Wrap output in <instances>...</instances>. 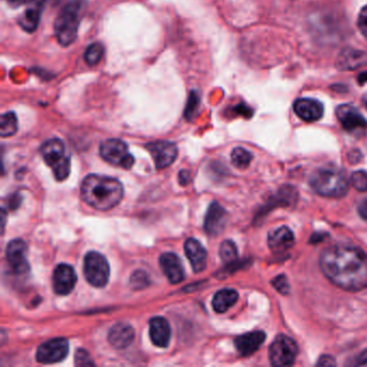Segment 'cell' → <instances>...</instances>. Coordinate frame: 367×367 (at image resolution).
<instances>
[{
    "label": "cell",
    "instance_id": "29",
    "mask_svg": "<svg viewBox=\"0 0 367 367\" xmlns=\"http://www.w3.org/2000/svg\"><path fill=\"white\" fill-rule=\"evenodd\" d=\"M129 284L133 290H142L150 284V277L145 270H136L131 275Z\"/></svg>",
    "mask_w": 367,
    "mask_h": 367
},
{
    "label": "cell",
    "instance_id": "24",
    "mask_svg": "<svg viewBox=\"0 0 367 367\" xmlns=\"http://www.w3.org/2000/svg\"><path fill=\"white\" fill-rule=\"evenodd\" d=\"M238 293L233 288H223L215 293L213 300V307L215 313H223L236 304Z\"/></svg>",
    "mask_w": 367,
    "mask_h": 367
},
{
    "label": "cell",
    "instance_id": "37",
    "mask_svg": "<svg viewBox=\"0 0 367 367\" xmlns=\"http://www.w3.org/2000/svg\"><path fill=\"white\" fill-rule=\"evenodd\" d=\"M357 364L360 365V366H367V349H365V350L359 355L358 359H357Z\"/></svg>",
    "mask_w": 367,
    "mask_h": 367
},
{
    "label": "cell",
    "instance_id": "16",
    "mask_svg": "<svg viewBox=\"0 0 367 367\" xmlns=\"http://www.w3.org/2000/svg\"><path fill=\"white\" fill-rule=\"evenodd\" d=\"M227 213L217 202L209 206L205 218V231L210 236H217L225 229L227 225Z\"/></svg>",
    "mask_w": 367,
    "mask_h": 367
},
{
    "label": "cell",
    "instance_id": "21",
    "mask_svg": "<svg viewBox=\"0 0 367 367\" xmlns=\"http://www.w3.org/2000/svg\"><path fill=\"white\" fill-rule=\"evenodd\" d=\"M266 339L264 332L256 331L243 334L235 339V347L243 357H249L258 350Z\"/></svg>",
    "mask_w": 367,
    "mask_h": 367
},
{
    "label": "cell",
    "instance_id": "14",
    "mask_svg": "<svg viewBox=\"0 0 367 367\" xmlns=\"http://www.w3.org/2000/svg\"><path fill=\"white\" fill-rule=\"evenodd\" d=\"M44 3L46 0H27L24 5L26 6V10L17 19V24L23 31L27 33H33L36 31L40 23Z\"/></svg>",
    "mask_w": 367,
    "mask_h": 367
},
{
    "label": "cell",
    "instance_id": "23",
    "mask_svg": "<svg viewBox=\"0 0 367 367\" xmlns=\"http://www.w3.org/2000/svg\"><path fill=\"white\" fill-rule=\"evenodd\" d=\"M337 67L341 70H354L367 65V52L346 49L337 58Z\"/></svg>",
    "mask_w": 367,
    "mask_h": 367
},
{
    "label": "cell",
    "instance_id": "11",
    "mask_svg": "<svg viewBox=\"0 0 367 367\" xmlns=\"http://www.w3.org/2000/svg\"><path fill=\"white\" fill-rule=\"evenodd\" d=\"M146 148L152 155L155 166L158 170H163V168L170 166L178 155L176 145L170 141H155V142L148 143Z\"/></svg>",
    "mask_w": 367,
    "mask_h": 367
},
{
    "label": "cell",
    "instance_id": "22",
    "mask_svg": "<svg viewBox=\"0 0 367 367\" xmlns=\"http://www.w3.org/2000/svg\"><path fill=\"white\" fill-rule=\"evenodd\" d=\"M135 331L133 327L127 323H117L111 327L108 334V341L115 348L124 349L133 343Z\"/></svg>",
    "mask_w": 367,
    "mask_h": 367
},
{
    "label": "cell",
    "instance_id": "38",
    "mask_svg": "<svg viewBox=\"0 0 367 367\" xmlns=\"http://www.w3.org/2000/svg\"><path fill=\"white\" fill-rule=\"evenodd\" d=\"M359 213L363 219L367 221V198L363 200L362 204L359 206Z\"/></svg>",
    "mask_w": 367,
    "mask_h": 367
},
{
    "label": "cell",
    "instance_id": "2",
    "mask_svg": "<svg viewBox=\"0 0 367 367\" xmlns=\"http://www.w3.org/2000/svg\"><path fill=\"white\" fill-rule=\"evenodd\" d=\"M82 199L101 211L113 209L123 198V186L111 177L90 174L81 184Z\"/></svg>",
    "mask_w": 367,
    "mask_h": 367
},
{
    "label": "cell",
    "instance_id": "34",
    "mask_svg": "<svg viewBox=\"0 0 367 367\" xmlns=\"http://www.w3.org/2000/svg\"><path fill=\"white\" fill-rule=\"evenodd\" d=\"M358 27L363 36L367 39V6L361 10L358 19Z\"/></svg>",
    "mask_w": 367,
    "mask_h": 367
},
{
    "label": "cell",
    "instance_id": "35",
    "mask_svg": "<svg viewBox=\"0 0 367 367\" xmlns=\"http://www.w3.org/2000/svg\"><path fill=\"white\" fill-rule=\"evenodd\" d=\"M317 365L318 366H335L336 362H335V359L332 358L329 355H323L318 361Z\"/></svg>",
    "mask_w": 367,
    "mask_h": 367
},
{
    "label": "cell",
    "instance_id": "27",
    "mask_svg": "<svg viewBox=\"0 0 367 367\" xmlns=\"http://www.w3.org/2000/svg\"><path fill=\"white\" fill-rule=\"evenodd\" d=\"M231 163L239 170H246L252 161L253 155L246 149L235 148L231 155Z\"/></svg>",
    "mask_w": 367,
    "mask_h": 367
},
{
    "label": "cell",
    "instance_id": "5",
    "mask_svg": "<svg viewBox=\"0 0 367 367\" xmlns=\"http://www.w3.org/2000/svg\"><path fill=\"white\" fill-rule=\"evenodd\" d=\"M41 154L47 165L53 170L58 181L66 179L70 174V158L66 154L64 142L60 139H49L41 147Z\"/></svg>",
    "mask_w": 367,
    "mask_h": 367
},
{
    "label": "cell",
    "instance_id": "1",
    "mask_svg": "<svg viewBox=\"0 0 367 367\" xmlns=\"http://www.w3.org/2000/svg\"><path fill=\"white\" fill-rule=\"evenodd\" d=\"M320 267L327 279L346 291L367 288V255L351 246L327 249L320 256Z\"/></svg>",
    "mask_w": 367,
    "mask_h": 367
},
{
    "label": "cell",
    "instance_id": "39",
    "mask_svg": "<svg viewBox=\"0 0 367 367\" xmlns=\"http://www.w3.org/2000/svg\"><path fill=\"white\" fill-rule=\"evenodd\" d=\"M8 3L13 6V7H21V6H24L27 0H7Z\"/></svg>",
    "mask_w": 367,
    "mask_h": 367
},
{
    "label": "cell",
    "instance_id": "15",
    "mask_svg": "<svg viewBox=\"0 0 367 367\" xmlns=\"http://www.w3.org/2000/svg\"><path fill=\"white\" fill-rule=\"evenodd\" d=\"M160 266L170 284H178L184 282V268L181 260L174 253H164L161 255Z\"/></svg>",
    "mask_w": 367,
    "mask_h": 367
},
{
    "label": "cell",
    "instance_id": "8",
    "mask_svg": "<svg viewBox=\"0 0 367 367\" xmlns=\"http://www.w3.org/2000/svg\"><path fill=\"white\" fill-rule=\"evenodd\" d=\"M297 353L295 341L286 335H279L270 348V363L274 366H290L295 362Z\"/></svg>",
    "mask_w": 367,
    "mask_h": 367
},
{
    "label": "cell",
    "instance_id": "32",
    "mask_svg": "<svg viewBox=\"0 0 367 367\" xmlns=\"http://www.w3.org/2000/svg\"><path fill=\"white\" fill-rule=\"evenodd\" d=\"M272 286L276 288L277 291L279 293L286 294L288 293V290H290V286H288V280H286V276L284 275H280V276L276 277L274 280L272 282Z\"/></svg>",
    "mask_w": 367,
    "mask_h": 367
},
{
    "label": "cell",
    "instance_id": "19",
    "mask_svg": "<svg viewBox=\"0 0 367 367\" xmlns=\"http://www.w3.org/2000/svg\"><path fill=\"white\" fill-rule=\"evenodd\" d=\"M184 252L191 263L194 272H203L207 267V251L202 243L194 238H188L184 243Z\"/></svg>",
    "mask_w": 367,
    "mask_h": 367
},
{
    "label": "cell",
    "instance_id": "12",
    "mask_svg": "<svg viewBox=\"0 0 367 367\" xmlns=\"http://www.w3.org/2000/svg\"><path fill=\"white\" fill-rule=\"evenodd\" d=\"M26 253V243L22 239H13L8 243L7 249H6V258H7L10 267L17 274H25L29 270Z\"/></svg>",
    "mask_w": 367,
    "mask_h": 367
},
{
    "label": "cell",
    "instance_id": "26",
    "mask_svg": "<svg viewBox=\"0 0 367 367\" xmlns=\"http://www.w3.org/2000/svg\"><path fill=\"white\" fill-rule=\"evenodd\" d=\"M105 48L99 42L92 43L84 52V60L88 66H95L103 60Z\"/></svg>",
    "mask_w": 367,
    "mask_h": 367
},
{
    "label": "cell",
    "instance_id": "6",
    "mask_svg": "<svg viewBox=\"0 0 367 367\" xmlns=\"http://www.w3.org/2000/svg\"><path fill=\"white\" fill-rule=\"evenodd\" d=\"M84 276L88 284L95 288H104L108 284L110 267L104 255L98 252H88L84 258Z\"/></svg>",
    "mask_w": 367,
    "mask_h": 367
},
{
    "label": "cell",
    "instance_id": "30",
    "mask_svg": "<svg viewBox=\"0 0 367 367\" xmlns=\"http://www.w3.org/2000/svg\"><path fill=\"white\" fill-rule=\"evenodd\" d=\"M198 108H199V96L195 91H192L188 95V103H186L184 115L188 121H192L197 115Z\"/></svg>",
    "mask_w": 367,
    "mask_h": 367
},
{
    "label": "cell",
    "instance_id": "3",
    "mask_svg": "<svg viewBox=\"0 0 367 367\" xmlns=\"http://www.w3.org/2000/svg\"><path fill=\"white\" fill-rule=\"evenodd\" d=\"M310 186L316 193L325 197H343L349 191L346 174L335 168H321L310 177Z\"/></svg>",
    "mask_w": 367,
    "mask_h": 367
},
{
    "label": "cell",
    "instance_id": "13",
    "mask_svg": "<svg viewBox=\"0 0 367 367\" xmlns=\"http://www.w3.org/2000/svg\"><path fill=\"white\" fill-rule=\"evenodd\" d=\"M53 290L58 295H67L74 290L76 275L70 265L60 264L53 272Z\"/></svg>",
    "mask_w": 367,
    "mask_h": 367
},
{
    "label": "cell",
    "instance_id": "25",
    "mask_svg": "<svg viewBox=\"0 0 367 367\" xmlns=\"http://www.w3.org/2000/svg\"><path fill=\"white\" fill-rule=\"evenodd\" d=\"M17 131V117L15 113H6L1 115L0 135L1 137L13 136Z\"/></svg>",
    "mask_w": 367,
    "mask_h": 367
},
{
    "label": "cell",
    "instance_id": "41",
    "mask_svg": "<svg viewBox=\"0 0 367 367\" xmlns=\"http://www.w3.org/2000/svg\"><path fill=\"white\" fill-rule=\"evenodd\" d=\"M364 103H365V106H366V108H367V97H365Z\"/></svg>",
    "mask_w": 367,
    "mask_h": 367
},
{
    "label": "cell",
    "instance_id": "20",
    "mask_svg": "<svg viewBox=\"0 0 367 367\" xmlns=\"http://www.w3.org/2000/svg\"><path fill=\"white\" fill-rule=\"evenodd\" d=\"M172 329L165 318L156 317L150 320V339L155 346L166 348L170 343Z\"/></svg>",
    "mask_w": 367,
    "mask_h": 367
},
{
    "label": "cell",
    "instance_id": "31",
    "mask_svg": "<svg viewBox=\"0 0 367 367\" xmlns=\"http://www.w3.org/2000/svg\"><path fill=\"white\" fill-rule=\"evenodd\" d=\"M350 184L355 190H358L359 192H366L367 172H363V170L353 172L351 174Z\"/></svg>",
    "mask_w": 367,
    "mask_h": 367
},
{
    "label": "cell",
    "instance_id": "7",
    "mask_svg": "<svg viewBox=\"0 0 367 367\" xmlns=\"http://www.w3.org/2000/svg\"><path fill=\"white\" fill-rule=\"evenodd\" d=\"M100 155L106 162L124 170H131L135 158L129 153L127 143L120 139H107L103 141L99 148Z\"/></svg>",
    "mask_w": 367,
    "mask_h": 367
},
{
    "label": "cell",
    "instance_id": "40",
    "mask_svg": "<svg viewBox=\"0 0 367 367\" xmlns=\"http://www.w3.org/2000/svg\"><path fill=\"white\" fill-rule=\"evenodd\" d=\"M358 80L361 84L367 82V72H363V74H361L360 76H359Z\"/></svg>",
    "mask_w": 367,
    "mask_h": 367
},
{
    "label": "cell",
    "instance_id": "4",
    "mask_svg": "<svg viewBox=\"0 0 367 367\" xmlns=\"http://www.w3.org/2000/svg\"><path fill=\"white\" fill-rule=\"evenodd\" d=\"M81 3L74 0L67 3L54 22L55 38L60 46L68 47L76 41L80 24Z\"/></svg>",
    "mask_w": 367,
    "mask_h": 367
},
{
    "label": "cell",
    "instance_id": "18",
    "mask_svg": "<svg viewBox=\"0 0 367 367\" xmlns=\"http://www.w3.org/2000/svg\"><path fill=\"white\" fill-rule=\"evenodd\" d=\"M294 234L288 227H278L268 234L267 243L274 253H282L293 246Z\"/></svg>",
    "mask_w": 367,
    "mask_h": 367
},
{
    "label": "cell",
    "instance_id": "10",
    "mask_svg": "<svg viewBox=\"0 0 367 367\" xmlns=\"http://www.w3.org/2000/svg\"><path fill=\"white\" fill-rule=\"evenodd\" d=\"M70 351V343L65 339H55L46 341L39 347L36 359L42 364H54L66 358Z\"/></svg>",
    "mask_w": 367,
    "mask_h": 367
},
{
    "label": "cell",
    "instance_id": "17",
    "mask_svg": "<svg viewBox=\"0 0 367 367\" xmlns=\"http://www.w3.org/2000/svg\"><path fill=\"white\" fill-rule=\"evenodd\" d=\"M294 111L303 121L316 122L323 117L325 108L320 101L313 98H300L294 103Z\"/></svg>",
    "mask_w": 367,
    "mask_h": 367
},
{
    "label": "cell",
    "instance_id": "9",
    "mask_svg": "<svg viewBox=\"0 0 367 367\" xmlns=\"http://www.w3.org/2000/svg\"><path fill=\"white\" fill-rule=\"evenodd\" d=\"M336 115L345 131L354 136H363L367 133V121L358 110L350 105H341L337 108Z\"/></svg>",
    "mask_w": 367,
    "mask_h": 367
},
{
    "label": "cell",
    "instance_id": "28",
    "mask_svg": "<svg viewBox=\"0 0 367 367\" xmlns=\"http://www.w3.org/2000/svg\"><path fill=\"white\" fill-rule=\"evenodd\" d=\"M220 258L225 264H233L238 258V251L231 240H225L220 246Z\"/></svg>",
    "mask_w": 367,
    "mask_h": 367
},
{
    "label": "cell",
    "instance_id": "33",
    "mask_svg": "<svg viewBox=\"0 0 367 367\" xmlns=\"http://www.w3.org/2000/svg\"><path fill=\"white\" fill-rule=\"evenodd\" d=\"M74 362L79 366H83V365H94L93 361H92L91 357L88 354V351L84 349H79L76 351V355H74Z\"/></svg>",
    "mask_w": 367,
    "mask_h": 367
},
{
    "label": "cell",
    "instance_id": "36",
    "mask_svg": "<svg viewBox=\"0 0 367 367\" xmlns=\"http://www.w3.org/2000/svg\"><path fill=\"white\" fill-rule=\"evenodd\" d=\"M190 178H191V176H190V172H186V170H182V172H180L179 182L182 184V186H186V184L190 182Z\"/></svg>",
    "mask_w": 367,
    "mask_h": 367
}]
</instances>
